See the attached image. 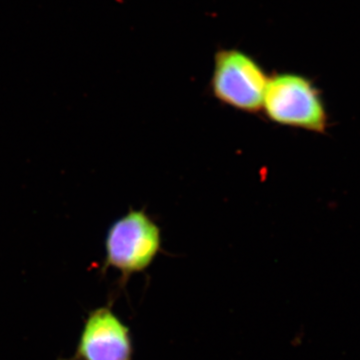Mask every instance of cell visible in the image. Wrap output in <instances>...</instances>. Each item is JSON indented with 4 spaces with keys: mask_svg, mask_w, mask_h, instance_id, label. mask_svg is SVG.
<instances>
[{
    "mask_svg": "<svg viewBox=\"0 0 360 360\" xmlns=\"http://www.w3.org/2000/svg\"><path fill=\"white\" fill-rule=\"evenodd\" d=\"M103 276L112 269L120 272V290L129 279L149 269L162 248L161 229L146 210H130L116 219L106 234Z\"/></svg>",
    "mask_w": 360,
    "mask_h": 360,
    "instance_id": "obj_1",
    "label": "cell"
},
{
    "mask_svg": "<svg viewBox=\"0 0 360 360\" xmlns=\"http://www.w3.org/2000/svg\"><path fill=\"white\" fill-rule=\"evenodd\" d=\"M264 68L238 49H221L214 56L210 89L213 96L236 110L258 113L269 84Z\"/></svg>",
    "mask_w": 360,
    "mask_h": 360,
    "instance_id": "obj_2",
    "label": "cell"
},
{
    "mask_svg": "<svg viewBox=\"0 0 360 360\" xmlns=\"http://www.w3.org/2000/svg\"><path fill=\"white\" fill-rule=\"evenodd\" d=\"M262 108L267 118L278 124L319 132L326 127L319 91L307 78L293 73L269 78Z\"/></svg>",
    "mask_w": 360,
    "mask_h": 360,
    "instance_id": "obj_3",
    "label": "cell"
},
{
    "mask_svg": "<svg viewBox=\"0 0 360 360\" xmlns=\"http://www.w3.org/2000/svg\"><path fill=\"white\" fill-rule=\"evenodd\" d=\"M112 307L110 302L89 311L75 354L58 360H134L131 331Z\"/></svg>",
    "mask_w": 360,
    "mask_h": 360,
    "instance_id": "obj_4",
    "label": "cell"
}]
</instances>
